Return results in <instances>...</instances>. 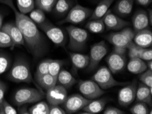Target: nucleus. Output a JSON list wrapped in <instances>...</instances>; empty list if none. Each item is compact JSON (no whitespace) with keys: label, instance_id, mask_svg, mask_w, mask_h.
Listing matches in <instances>:
<instances>
[{"label":"nucleus","instance_id":"nucleus-8","mask_svg":"<svg viewBox=\"0 0 152 114\" xmlns=\"http://www.w3.org/2000/svg\"><path fill=\"white\" fill-rule=\"evenodd\" d=\"M107 46L104 41H100L92 45L89 56V62L87 66V71L91 72L97 68L101 60L107 55Z\"/></svg>","mask_w":152,"mask_h":114},{"label":"nucleus","instance_id":"nucleus-29","mask_svg":"<svg viewBox=\"0 0 152 114\" xmlns=\"http://www.w3.org/2000/svg\"><path fill=\"white\" fill-rule=\"evenodd\" d=\"M17 4L18 10L25 15L33 10L35 7L34 0H17Z\"/></svg>","mask_w":152,"mask_h":114},{"label":"nucleus","instance_id":"nucleus-10","mask_svg":"<svg viewBox=\"0 0 152 114\" xmlns=\"http://www.w3.org/2000/svg\"><path fill=\"white\" fill-rule=\"evenodd\" d=\"M91 101V100L86 99L83 95L75 94L67 96L62 104L66 113H74L81 110Z\"/></svg>","mask_w":152,"mask_h":114},{"label":"nucleus","instance_id":"nucleus-6","mask_svg":"<svg viewBox=\"0 0 152 114\" xmlns=\"http://www.w3.org/2000/svg\"><path fill=\"white\" fill-rule=\"evenodd\" d=\"M39 27L55 45L59 46H65L67 40V35L63 29L55 26L47 20L39 25Z\"/></svg>","mask_w":152,"mask_h":114},{"label":"nucleus","instance_id":"nucleus-4","mask_svg":"<svg viewBox=\"0 0 152 114\" xmlns=\"http://www.w3.org/2000/svg\"><path fill=\"white\" fill-rule=\"evenodd\" d=\"M91 79L95 81L102 90H107L116 86L126 85L129 83L128 82H120L116 80L110 70L105 66L100 67L92 76Z\"/></svg>","mask_w":152,"mask_h":114},{"label":"nucleus","instance_id":"nucleus-12","mask_svg":"<svg viewBox=\"0 0 152 114\" xmlns=\"http://www.w3.org/2000/svg\"><path fill=\"white\" fill-rule=\"evenodd\" d=\"M137 85L135 82L128 83L119 90L118 94L119 104L122 107H128L136 99Z\"/></svg>","mask_w":152,"mask_h":114},{"label":"nucleus","instance_id":"nucleus-15","mask_svg":"<svg viewBox=\"0 0 152 114\" xmlns=\"http://www.w3.org/2000/svg\"><path fill=\"white\" fill-rule=\"evenodd\" d=\"M1 30L6 32L12 39L13 43V48L17 45H25V40L23 36L18 28L15 23H8L1 27Z\"/></svg>","mask_w":152,"mask_h":114},{"label":"nucleus","instance_id":"nucleus-31","mask_svg":"<svg viewBox=\"0 0 152 114\" xmlns=\"http://www.w3.org/2000/svg\"><path fill=\"white\" fill-rule=\"evenodd\" d=\"M34 1H35V5L38 7V8L44 12L50 13L53 9L57 0H34Z\"/></svg>","mask_w":152,"mask_h":114},{"label":"nucleus","instance_id":"nucleus-18","mask_svg":"<svg viewBox=\"0 0 152 114\" xmlns=\"http://www.w3.org/2000/svg\"><path fill=\"white\" fill-rule=\"evenodd\" d=\"M132 23L133 28L136 32L147 28L149 23L147 12L143 10H139L136 12L132 17Z\"/></svg>","mask_w":152,"mask_h":114},{"label":"nucleus","instance_id":"nucleus-35","mask_svg":"<svg viewBox=\"0 0 152 114\" xmlns=\"http://www.w3.org/2000/svg\"><path fill=\"white\" fill-rule=\"evenodd\" d=\"M50 59H46L42 60L38 65L35 73V78L37 79L40 76L49 73V66Z\"/></svg>","mask_w":152,"mask_h":114},{"label":"nucleus","instance_id":"nucleus-30","mask_svg":"<svg viewBox=\"0 0 152 114\" xmlns=\"http://www.w3.org/2000/svg\"><path fill=\"white\" fill-rule=\"evenodd\" d=\"M30 114H49V104L45 101L39 102L29 109Z\"/></svg>","mask_w":152,"mask_h":114},{"label":"nucleus","instance_id":"nucleus-33","mask_svg":"<svg viewBox=\"0 0 152 114\" xmlns=\"http://www.w3.org/2000/svg\"><path fill=\"white\" fill-rule=\"evenodd\" d=\"M130 112L132 114H148L151 113V111L149 110V108L147 104L142 102H137L134 105H133L130 109Z\"/></svg>","mask_w":152,"mask_h":114},{"label":"nucleus","instance_id":"nucleus-27","mask_svg":"<svg viewBox=\"0 0 152 114\" xmlns=\"http://www.w3.org/2000/svg\"><path fill=\"white\" fill-rule=\"evenodd\" d=\"M36 79L39 85H40L42 89L45 90L46 91L50 89L51 88L54 87V86L57 84V78L52 76L51 74H50L49 73L44 74V75Z\"/></svg>","mask_w":152,"mask_h":114},{"label":"nucleus","instance_id":"nucleus-52","mask_svg":"<svg viewBox=\"0 0 152 114\" xmlns=\"http://www.w3.org/2000/svg\"><path fill=\"white\" fill-rule=\"evenodd\" d=\"M99 1H100V0H94V2H96H96H98Z\"/></svg>","mask_w":152,"mask_h":114},{"label":"nucleus","instance_id":"nucleus-28","mask_svg":"<svg viewBox=\"0 0 152 114\" xmlns=\"http://www.w3.org/2000/svg\"><path fill=\"white\" fill-rule=\"evenodd\" d=\"M85 28L94 34H101L105 30V25L102 18H95L90 21L85 25Z\"/></svg>","mask_w":152,"mask_h":114},{"label":"nucleus","instance_id":"nucleus-49","mask_svg":"<svg viewBox=\"0 0 152 114\" xmlns=\"http://www.w3.org/2000/svg\"><path fill=\"white\" fill-rule=\"evenodd\" d=\"M148 15V19H149V25H152V11L150 9L149 11V14H147Z\"/></svg>","mask_w":152,"mask_h":114},{"label":"nucleus","instance_id":"nucleus-50","mask_svg":"<svg viewBox=\"0 0 152 114\" xmlns=\"http://www.w3.org/2000/svg\"><path fill=\"white\" fill-rule=\"evenodd\" d=\"M146 66L147 69L152 71V60H149L146 62Z\"/></svg>","mask_w":152,"mask_h":114},{"label":"nucleus","instance_id":"nucleus-48","mask_svg":"<svg viewBox=\"0 0 152 114\" xmlns=\"http://www.w3.org/2000/svg\"><path fill=\"white\" fill-rule=\"evenodd\" d=\"M23 107L20 108L19 109V113H26V114H29V111L28 109H27L26 106H25V104H23V105H22Z\"/></svg>","mask_w":152,"mask_h":114},{"label":"nucleus","instance_id":"nucleus-19","mask_svg":"<svg viewBox=\"0 0 152 114\" xmlns=\"http://www.w3.org/2000/svg\"><path fill=\"white\" fill-rule=\"evenodd\" d=\"M107 40L115 46H121L126 49H128L133 42L121 32H113L108 35Z\"/></svg>","mask_w":152,"mask_h":114},{"label":"nucleus","instance_id":"nucleus-43","mask_svg":"<svg viewBox=\"0 0 152 114\" xmlns=\"http://www.w3.org/2000/svg\"><path fill=\"white\" fill-rule=\"evenodd\" d=\"M122 34L125 35L126 36H127L128 38L130 39V40L133 41V38L135 36L136 32L134 31V29L130 28V27H124L123 29H121L120 31Z\"/></svg>","mask_w":152,"mask_h":114},{"label":"nucleus","instance_id":"nucleus-32","mask_svg":"<svg viewBox=\"0 0 152 114\" xmlns=\"http://www.w3.org/2000/svg\"><path fill=\"white\" fill-rule=\"evenodd\" d=\"M65 62L60 60H52L50 59L49 66V73L52 76L57 78V75L61 71V67Z\"/></svg>","mask_w":152,"mask_h":114},{"label":"nucleus","instance_id":"nucleus-38","mask_svg":"<svg viewBox=\"0 0 152 114\" xmlns=\"http://www.w3.org/2000/svg\"><path fill=\"white\" fill-rule=\"evenodd\" d=\"M17 111L5 99L0 102V114H17Z\"/></svg>","mask_w":152,"mask_h":114},{"label":"nucleus","instance_id":"nucleus-16","mask_svg":"<svg viewBox=\"0 0 152 114\" xmlns=\"http://www.w3.org/2000/svg\"><path fill=\"white\" fill-rule=\"evenodd\" d=\"M134 0H119L112 12L120 17H126L132 13Z\"/></svg>","mask_w":152,"mask_h":114},{"label":"nucleus","instance_id":"nucleus-51","mask_svg":"<svg viewBox=\"0 0 152 114\" xmlns=\"http://www.w3.org/2000/svg\"><path fill=\"white\" fill-rule=\"evenodd\" d=\"M3 19H4L3 15H2L0 13V29H1V27H2V23H3Z\"/></svg>","mask_w":152,"mask_h":114},{"label":"nucleus","instance_id":"nucleus-47","mask_svg":"<svg viewBox=\"0 0 152 114\" xmlns=\"http://www.w3.org/2000/svg\"><path fill=\"white\" fill-rule=\"evenodd\" d=\"M137 4L142 6H147L150 5L152 0H134Z\"/></svg>","mask_w":152,"mask_h":114},{"label":"nucleus","instance_id":"nucleus-20","mask_svg":"<svg viewBox=\"0 0 152 114\" xmlns=\"http://www.w3.org/2000/svg\"><path fill=\"white\" fill-rule=\"evenodd\" d=\"M135 99L137 102H142L151 105L152 101V88H149L143 83H140L137 87Z\"/></svg>","mask_w":152,"mask_h":114},{"label":"nucleus","instance_id":"nucleus-3","mask_svg":"<svg viewBox=\"0 0 152 114\" xmlns=\"http://www.w3.org/2000/svg\"><path fill=\"white\" fill-rule=\"evenodd\" d=\"M7 77L13 82L30 83L32 81L30 67L25 60H18L14 63Z\"/></svg>","mask_w":152,"mask_h":114},{"label":"nucleus","instance_id":"nucleus-45","mask_svg":"<svg viewBox=\"0 0 152 114\" xmlns=\"http://www.w3.org/2000/svg\"><path fill=\"white\" fill-rule=\"evenodd\" d=\"M6 90V85L4 82L0 81V102L2 101L4 98V94H5Z\"/></svg>","mask_w":152,"mask_h":114},{"label":"nucleus","instance_id":"nucleus-39","mask_svg":"<svg viewBox=\"0 0 152 114\" xmlns=\"http://www.w3.org/2000/svg\"><path fill=\"white\" fill-rule=\"evenodd\" d=\"M139 74V79L142 83L148 86L149 88H152V71L147 69Z\"/></svg>","mask_w":152,"mask_h":114},{"label":"nucleus","instance_id":"nucleus-17","mask_svg":"<svg viewBox=\"0 0 152 114\" xmlns=\"http://www.w3.org/2000/svg\"><path fill=\"white\" fill-rule=\"evenodd\" d=\"M133 42L142 48L151 47L152 44L151 31L148 28H145L137 32L133 38Z\"/></svg>","mask_w":152,"mask_h":114},{"label":"nucleus","instance_id":"nucleus-34","mask_svg":"<svg viewBox=\"0 0 152 114\" xmlns=\"http://www.w3.org/2000/svg\"><path fill=\"white\" fill-rule=\"evenodd\" d=\"M29 17L36 24L40 25L44 23L46 21V16L45 15V12L37 8L34 9L29 13Z\"/></svg>","mask_w":152,"mask_h":114},{"label":"nucleus","instance_id":"nucleus-46","mask_svg":"<svg viewBox=\"0 0 152 114\" xmlns=\"http://www.w3.org/2000/svg\"><path fill=\"white\" fill-rule=\"evenodd\" d=\"M113 51L121 55H126L128 53V49L121 47V46H115L113 48Z\"/></svg>","mask_w":152,"mask_h":114},{"label":"nucleus","instance_id":"nucleus-42","mask_svg":"<svg viewBox=\"0 0 152 114\" xmlns=\"http://www.w3.org/2000/svg\"><path fill=\"white\" fill-rule=\"evenodd\" d=\"M140 59H142L143 61H149L152 60V49L151 47L145 48L140 56Z\"/></svg>","mask_w":152,"mask_h":114},{"label":"nucleus","instance_id":"nucleus-14","mask_svg":"<svg viewBox=\"0 0 152 114\" xmlns=\"http://www.w3.org/2000/svg\"><path fill=\"white\" fill-rule=\"evenodd\" d=\"M109 69L113 74L118 73L123 71L126 66L127 58L126 55H121L113 51L107 58Z\"/></svg>","mask_w":152,"mask_h":114},{"label":"nucleus","instance_id":"nucleus-26","mask_svg":"<svg viewBox=\"0 0 152 114\" xmlns=\"http://www.w3.org/2000/svg\"><path fill=\"white\" fill-rule=\"evenodd\" d=\"M57 82L59 85H61L66 88V90L71 87L77 83V80L74 76L68 71L66 70L61 69L57 75Z\"/></svg>","mask_w":152,"mask_h":114},{"label":"nucleus","instance_id":"nucleus-23","mask_svg":"<svg viewBox=\"0 0 152 114\" xmlns=\"http://www.w3.org/2000/svg\"><path fill=\"white\" fill-rule=\"evenodd\" d=\"M73 6V0H57L52 11L57 17H63L67 15Z\"/></svg>","mask_w":152,"mask_h":114},{"label":"nucleus","instance_id":"nucleus-25","mask_svg":"<svg viewBox=\"0 0 152 114\" xmlns=\"http://www.w3.org/2000/svg\"><path fill=\"white\" fill-rule=\"evenodd\" d=\"M128 71L131 73L139 74L147 69L146 63L139 57L130 58L127 64Z\"/></svg>","mask_w":152,"mask_h":114},{"label":"nucleus","instance_id":"nucleus-44","mask_svg":"<svg viewBox=\"0 0 152 114\" xmlns=\"http://www.w3.org/2000/svg\"><path fill=\"white\" fill-rule=\"evenodd\" d=\"M104 114H124L125 112L115 107H108L104 111Z\"/></svg>","mask_w":152,"mask_h":114},{"label":"nucleus","instance_id":"nucleus-40","mask_svg":"<svg viewBox=\"0 0 152 114\" xmlns=\"http://www.w3.org/2000/svg\"><path fill=\"white\" fill-rule=\"evenodd\" d=\"M10 65V59L5 53H0V74L4 73Z\"/></svg>","mask_w":152,"mask_h":114},{"label":"nucleus","instance_id":"nucleus-37","mask_svg":"<svg viewBox=\"0 0 152 114\" xmlns=\"http://www.w3.org/2000/svg\"><path fill=\"white\" fill-rule=\"evenodd\" d=\"M145 48H142L141 46L136 45V44L132 42V43L129 46L128 48V53L130 58H134V57H139Z\"/></svg>","mask_w":152,"mask_h":114},{"label":"nucleus","instance_id":"nucleus-7","mask_svg":"<svg viewBox=\"0 0 152 114\" xmlns=\"http://www.w3.org/2000/svg\"><path fill=\"white\" fill-rule=\"evenodd\" d=\"M93 10L89 8H86L80 4H76L73 6L70 11L68 12L65 18L59 22V24H64V23H72L76 25L79 24L85 21L87 18L90 17Z\"/></svg>","mask_w":152,"mask_h":114},{"label":"nucleus","instance_id":"nucleus-5","mask_svg":"<svg viewBox=\"0 0 152 114\" xmlns=\"http://www.w3.org/2000/svg\"><path fill=\"white\" fill-rule=\"evenodd\" d=\"M43 99V94L35 88H21L14 95V103L20 107L23 104L37 103Z\"/></svg>","mask_w":152,"mask_h":114},{"label":"nucleus","instance_id":"nucleus-41","mask_svg":"<svg viewBox=\"0 0 152 114\" xmlns=\"http://www.w3.org/2000/svg\"><path fill=\"white\" fill-rule=\"evenodd\" d=\"M49 114H66L64 108L57 104H49Z\"/></svg>","mask_w":152,"mask_h":114},{"label":"nucleus","instance_id":"nucleus-1","mask_svg":"<svg viewBox=\"0 0 152 114\" xmlns=\"http://www.w3.org/2000/svg\"><path fill=\"white\" fill-rule=\"evenodd\" d=\"M0 3L10 7L14 12L15 24L23 36L25 43L29 51L35 57L42 56L47 49V42L37 25L30 17L18 10L13 0H0Z\"/></svg>","mask_w":152,"mask_h":114},{"label":"nucleus","instance_id":"nucleus-2","mask_svg":"<svg viewBox=\"0 0 152 114\" xmlns=\"http://www.w3.org/2000/svg\"><path fill=\"white\" fill-rule=\"evenodd\" d=\"M69 37L68 47L74 51H80L85 49L89 34L85 29L77 27L74 25H69L66 28Z\"/></svg>","mask_w":152,"mask_h":114},{"label":"nucleus","instance_id":"nucleus-21","mask_svg":"<svg viewBox=\"0 0 152 114\" xmlns=\"http://www.w3.org/2000/svg\"><path fill=\"white\" fill-rule=\"evenodd\" d=\"M108 101L107 99H100L98 100H91L89 103L83 108L82 110L87 114H95L100 113L104 110L106 104Z\"/></svg>","mask_w":152,"mask_h":114},{"label":"nucleus","instance_id":"nucleus-11","mask_svg":"<svg viewBox=\"0 0 152 114\" xmlns=\"http://www.w3.org/2000/svg\"><path fill=\"white\" fill-rule=\"evenodd\" d=\"M102 18L104 23L105 29L107 30L117 31L130 25V23L122 19L120 17L113 13L112 10H108Z\"/></svg>","mask_w":152,"mask_h":114},{"label":"nucleus","instance_id":"nucleus-36","mask_svg":"<svg viewBox=\"0 0 152 114\" xmlns=\"http://www.w3.org/2000/svg\"><path fill=\"white\" fill-rule=\"evenodd\" d=\"M0 47L13 49V43L10 36L6 32L0 29Z\"/></svg>","mask_w":152,"mask_h":114},{"label":"nucleus","instance_id":"nucleus-24","mask_svg":"<svg viewBox=\"0 0 152 114\" xmlns=\"http://www.w3.org/2000/svg\"><path fill=\"white\" fill-rule=\"evenodd\" d=\"M115 0H100L98 2V5L96 6L89 18L95 19V18H102L104 15L109 10L110 6L113 3Z\"/></svg>","mask_w":152,"mask_h":114},{"label":"nucleus","instance_id":"nucleus-9","mask_svg":"<svg viewBox=\"0 0 152 114\" xmlns=\"http://www.w3.org/2000/svg\"><path fill=\"white\" fill-rule=\"evenodd\" d=\"M79 90L87 99H98L104 94V91L93 80H81L79 83Z\"/></svg>","mask_w":152,"mask_h":114},{"label":"nucleus","instance_id":"nucleus-22","mask_svg":"<svg viewBox=\"0 0 152 114\" xmlns=\"http://www.w3.org/2000/svg\"><path fill=\"white\" fill-rule=\"evenodd\" d=\"M68 54L72 61L73 68L76 71L87 68L89 65V57L88 55L73 52H69Z\"/></svg>","mask_w":152,"mask_h":114},{"label":"nucleus","instance_id":"nucleus-13","mask_svg":"<svg viewBox=\"0 0 152 114\" xmlns=\"http://www.w3.org/2000/svg\"><path fill=\"white\" fill-rule=\"evenodd\" d=\"M47 100L49 104L60 105L64 103L68 96L67 90L61 85H55L47 90Z\"/></svg>","mask_w":152,"mask_h":114}]
</instances>
